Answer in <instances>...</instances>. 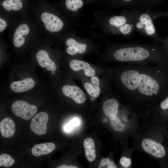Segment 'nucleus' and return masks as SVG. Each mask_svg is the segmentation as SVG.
<instances>
[{"mask_svg":"<svg viewBox=\"0 0 168 168\" xmlns=\"http://www.w3.org/2000/svg\"><path fill=\"white\" fill-rule=\"evenodd\" d=\"M22 0H6L2 4V7L7 11H16L21 9L23 4Z\"/></svg>","mask_w":168,"mask_h":168,"instance_id":"19","label":"nucleus"},{"mask_svg":"<svg viewBox=\"0 0 168 168\" xmlns=\"http://www.w3.org/2000/svg\"><path fill=\"white\" fill-rule=\"evenodd\" d=\"M156 0H146V2L148 3L147 5H148L149 7H150V5H154V2L156 1Z\"/></svg>","mask_w":168,"mask_h":168,"instance_id":"31","label":"nucleus"},{"mask_svg":"<svg viewBox=\"0 0 168 168\" xmlns=\"http://www.w3.org/2000/svg\"><path fill=\"white\" fill-rule=\"evenodd\" d=\"M142 149L146 152L157 158H162L166 154L163 146L160 143L148 138L143 139L141 143Z\"/></svg>","mask_w":168,"mask_h":168,"instance_id":"13","label":"nucleus"},{"mask_svg":"<svg viewBox=\"0 0 168 168\" xmlns=\"http://www.w3.org/2000/svg\"><path fill=\"white\" fill-rule=\"evenodd\" d=\"M107 119L105 118V119H104L103 121L104 122H105L107 121Z\"/></svg>","mask_w":168,"mask_h":168,"instance_id":"33","label":"nucleus"},{"mask_svg":"<svg viewBox=\"0 0 168 168\" xmlns=\"http://www.w3.org/2000/svg\"><path fill=\"white\" fill-rule=\"evenodd\" d=\"M120 75L122 84L128 94L149 97L158 94L160 85L155 76L154 67L133 63Z\"/></svg>","mask_w":168,"mask_h":168,"instance_id":"1","label":"nucleus"},{"mask_svg":"<svg viewBox=\"0 0 168 168\" xmlns=\"http://www.w3.org/2000/svg\"><path fill=\"white\" fill-rule=\"evenodd\" d=\"M99 85L100 83L86 82L84 86L88 93L91 96L96 98L98 97L100 93Z\"/></svg>","mask_w":168,"mask_h":168,"instance_id":"20","label":"nucleus"},{"mask_svg":"<svg viewBox=\"0 0 168 168\" xmlns=\"http://www.w3.org/2000/svg\"><path fill=\"white\" fill-rule=\"evenodd\" d=\"M85 155L87 160L90 162L94 161L96 157L95 144L94 140L91 138H87L83 142Z\"/></svg>","mask_w":168,"mask_h":168,"instance_id":"18","label":"nucleus"},{"mask_svg":"<svg viewBox=\"0 0 168 168\" xmlns=\"http://www.w3.org/2000/svg\"><path fill=\"white\" fill-rule=\"evenodd\" d=\"M11 110L14 114L25 120L32 118L38 110V107L23 100H16L11 105Z\"/></svg>","mask_w":168,"mask_h":168,"instance_id":"9","label":"nucleus"},{"mask_svg":"<svg viewBox=\"0 0 168 168\" xmlns=\"http://www.w3.org/2000/svg\"><path fill=\"white\" fill-rule=\"evenodd\" d=\"M110 122L112 128L116 131L123 132L126 128L125 125L121 122L117 116L114 119H110Z\"/></svg>","mask_w":168,"mask_h":168,"instance_id":"23","label":"nucleus"},{"mask_svg":"<svg viewBox=\"0 0 168 168\" xmlns=\"http://www.w3.org/2000/svg\"><path fill=\"white\" fill-rule=\"evenodd\" d=\"M166 41L168 42V38L167 39V40H166Z\"/></svg>","mask_w":168,"mask_h":168,"instance_id":"34","label":"nucleus"},{"mask_svg":"<svg viewBox=\"0 0 168 168\" xmlns=\"http://www.w3.org/2000/svg\"><path fill=\"white\" fill-rule=\"evenodd\" d=\"M136 0H121L124 4L126 5H132L134 4Z\"/></svg>","mask_w":168,"mask_h":168,"instance_id":"29","label":"nucleus"},{"mask_svg":"<svg viewBox=\"0 0 168 168\" xmlns=\"http://www.w3.org/2000/svg\"><path fill=\"white\" fill-rule=\"evenodd\" d=\"M7 22L3 19L0 18V32L3 31L7 28Z\"/></svg>","mask_w":168,"mask_h":168,"instance_id":"27","label":"nucleus"},{"mask_svg":"<svg viewBox=\"0 0 168 168\" xmlns=\"http://www.w3.org/2000/svg\"><path fill=\"white\" fill-rule=\"evenodd\" d=\"M61 91L64 96L72 99L78 104L83 103L86 99L84 92L76 86L64 84L61 88Z\"/></svg>","mask_w":168,"mask_h":168,"instance_id":"11","label":"nucleus"},{"mask_svg":"<svg viewBox=\"0 0 168 168\" xmlns=\"http://www.w3.org/2000/svg\"><path fill=\"white\" fill-rule=\"evenodd\" d=\"M36 67L31 61L13 65L5 86V92L23 94L44 86L36 73Z\"/></svg>","mask_w":168,"mask_h":168,"instance_id":"3","label":"nucleus"},{"mask_svg":"<svg viewBox=\"0 0 168 168\" xmlns=\"http://www.w3.org/2000/svg\"><path fill=\"white\" fill-rule=\"evenodd\" d=\"M160 106L163 110L168 109V97L161 103Z\"/></svg>","mask_w":168,"mask_h":168,"instance_id":"28","label":"nucleus"},{"mask_svg":"<svg viewBox=\"0 0 168 168\" xmlns=\"http://www.w3.org/2000/svg\"><path fill=\"white\" fill-rule=\"evenodd\" d=\"M131 22L134 26L135 30L144 35L152 38L155 40L154 43H156L160 40L158 35L153 22L151 12L148 10L146 12L133 9L127 10Z\"/></svg>","mask_w":168,"mask_h":168,"instance_id":"5","label":"nucleus"},{"mask_svg":"<svg viewBox=\"0 0 168 168\" xmlns=\"http://www.w3.org/2000/svg\"><path fill=\"white\" fill-rule=\"evenodd\" d=\"M31 61L36 66H38L43 69L51 80H54L58 66L56 61L49 48L44 47L38 48Z\"/></svg>","mask_w":168,"mask_h":168,"instance_id":"7","label":"nucleus"},{"mask_svg":"<svg viewBox=\"0 0 168 168\" xmlns=\"http://www.w3.org/2000/svg\"><path fill=\"white\" fill-rule=\"evenodd\" d=\"M56 146L51 142H46L36 144L31 149V152L35 156H39L48 154L53 151Z\"/></svg>","mask_w":168,"mask_h":168,"instance_id":"17","label":"nucleus"},{"mask_svg":"<svg viewBox=\"0 0 168 168\" xmlns=\"http://www.w3.org/2000/svg\"><path fill=\"white\" fill-rule=\"evenodd\" d=\"M66 34L63 37L65 52L67 54L71 56L85 53L89 45L92 44L93 40L97 38L96 33L94 32H91V36L83 38L77 35L73 30L68 31Z\"/></svg>","mask_w":168,"mask_h":168,"instance_id":"6","label":"nucleus"},{"mask_svg":"<svg viewBox=\"0 0 168 168\" xmlns=\"http://www.w3.org/2000/svg\"><path fill=\"white\" fill-rule=\"evenodd\" d=\"M101 39L110 47L111 57L117 61L146 65L157 62L160 57V51L156 43L117 44L108 41L103 36Z\"/></svg>","mask_w":168,"mask_h":168,"instance_id":"2","label":"nucleus"},{"mask_svg":"<svg viewBox=\"0 0 168 168\" xmlns=\"http://www.w3.org/2000/svg\"><path fill=\"white\" fill-rule=\"evenodd\" d=\"M48 119V114L45 112L42 111L36 114L31 119L30 129L37 135L45 134L47 130V124Z\"/></svg>","mask_w":168,"mask_h":168,"instance_id":"10","label":"nucleus"},{"mask_svg":"<svg viewBox=\"0 0 168 168\" xmlns=\"http://www.w3.org/2000/svg\"><path fill=\"white\" fill-rule=\"evenodd\" d=\"M80 122L78 119L76 118H73L65 125L64 128V131L67 132L71 131L74 127L78 126Z\"/></svg>","mask_w":168,"mask_h":168,"instance_id":"24","label":"nucleus"},{"mask_svg":"<svg viewBox=\"0 0 168 168\" xmlns=\"http://www.w3.org/2000/svg\"><path fill=\"white\" fill-rule=\"evenodd\" d=\"M0 130L2 135L5 138L12 136L15 132V124L11 118L6 117L0 123Z\"/></svg>","mask_w":168,"mask_h":168,"instance_id":"16","label":"nucleus"},{"mask_svg":"<svg viewBox=\"0 0 168 168\" xmlns=\"http://www.w3.org/2000/svg\"><path fill=\"white\" fill-rule=\"evenodd\" d=\"M40 18L45 29L52 33L59 34L65 30V21L55 14L44 12L41 14Z\"/></svg>","mask_w":168,"mask_h":168,"instance_id":"8","label":"nucleus"},{"mask_svg":"<svg viewBox=\"0 0 168 168\" xmlns=\"http://www.w3.org/2000/svg\"><path fill=\"white\" fill-rule=\"evenodd\" d=\"M95 23L93 27H98L106 35H116L119 30L128 22H131L127 10L120 15H110L106 12H98L94 14Z\"/></svg>","mask_w":168,"mask_h":168,"instance_id":"4","label":"nucleus"},{"mask_svg":"<svg viewBox=\"0 0 168 168\" xmlns=\"http://www.w3.org/2000/svg\"><path fill=\"white\" fill-rule=\"evenodd\" d=\"M14 159L7 154H2L0 155V166L9 167L14 163Z\"/></svg>","mask_w":168,"mask_h":168,"instance_id":"22","label":"nucleus"},{"mask_svg":"<svg viewBox=\"0 0 168 168\" xmlns=\"http://www.w3.org/2000/svg\"><path fill=\"white\" fill-rule=\"evenodd\" d=\"M134 30V26L133 23L128 22L120 27L116 35L127 37L132 35Z\"/></svg>","mask_w":168,"mask_h":168,"instance_id":"21","label":"nucleus"},{"mask_svg":"<svg viewBox=\"0 0 168 168\" xmlns=\"http://www.w3.org/2000/svg\"><path fill=\"white\" fill-rule=\"evenodd\" d=\"M68 65L70 69L74 71L83 70L85 75L87 77L94 76L96 73L94 69L90 66L89 63L81 60L72 59L69 62Z\"/></svg>","mask_w":168,"mask_h":168,"instance_id":"14","label":"nucleus"},{"mask_svg":"<svg viewBox=\"0 0 168 168\" xmlns=\"http://www.w3.org/2000/svg\"><path fill=\"white\" fill-rule=\"evenodd\" d=\"M30 32L29 26L23 23L20 24L15 30L13 36L12 43L14 47L17 50L24 48L26 38Z\"/></svg>","mask_w":168,"mask_h":168,"instance_id":"12","label":"nucleus"},{"mask_svg":"<svg viewBox=\"0 0 168 168\" xmlns=\"http://www.w3.org/2000/svg\"><path fill=\"white\" fill-rule=\"evenodd\" d=\"M78 167L73 166H67L66 165H63L60 166L57 168H78Z\"/></svg>","mask_w":168,"mask_h":168,"instance_id":"30","label":"nucleus"},{"mask_svg":"<svg viewBox=\"0 0 168 168\" xmlns=\"http://www.w3.org/2000/svg\"><path fill=\"white\" fill-rule=\"evenodd\" d=\"M95 97L91 96V100H92V101H94L95 99Z\"/></svg>","mask_w":168,"mask_h":168,"instance_id":"32","label":"nucleus"},{"mask_svg":"<svg viewBox=\"0 0 168 168\" xmlns=\"http://www.w3.org/2000/svg\"><path fill=\"white\" fill-rule=\"evenodd\" d=\"M98 168H116L115 164L109 158H104L100 161Z\"/></svg>","mask_w":168,"mask_h":168,"instance_id":"25","label":"nucleus"},{"mask_svg":"<svg viewBox=\"0 0 168 168\" xmlns=\"http://www.w3.org/2000/svg\"><path fill=\"white\" fill-rule=\"evenodd\" d=\"M120 163L122 166L127 168L130 165L131 160L129 158L123 157L120 160Z\"/></svg>","mask_w":168,"mask_h":168,"instance_id":"26","label":"nucleus"},{"mask_svg":"<svg viewBox=\"0 0 168 168\" xmlns=\"http://www.w3.org/2000/svg\"><path fill=\"white\" fill-rule=\"evenodd\" d=\"M119 103L114 98L108 99L104 102L102 106L103 112L110 119H115L118 112Z\"/></svg>","mask_w":168,"mask_h":168,"instance_id":"15","label":"nucleus"}]
</instances>
